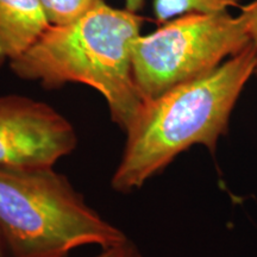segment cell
<instances>
[{"instance_id": "cell-3", "label": "cell", "mask_w": 257, "mask_h": 257, "mask_svg": "<svg viewBox=\"0 0 257 257\" xmlns=\"http://www.w3.org/2000/svg\"><path fill=\"white\" fill-rule=\"evenodd\" d=\"M0 231L10 257H68L80 246L128 238L54 166L0 167Z\"/></svg>"}, {"instance_id": "cell-7", "label": "cell", "mask_w": 257, "mask_h": 257, "mask_svg": "<svg viewBox=\"0 0 257 257\" xmlns=\"http://www.w3.org/2000/svg\"><path fill=\"white\" fill-rule=\"evenodd\" d=\"M239 0H154V15L160 23L189 14H220Z\"/></svg>"}, {"instance_id": "cell-11", "label": "cell", "mask_w": 257, "mask_h": 257, "mask_svg": "<svg viewBox=\"0 0 257 257\" xmlns=\"http://www.w3.org/2000/svg\"><path fill=\"white\" fill-rule=\"evenodd\" d=\"M144 0H125V9L128 10V11L137 12L141 11L143 8Z\"/></svg>"}, {"instance_id": "cell-10", "label": "cell", "mask_w": 257, "mask_h": 257, "mask_svg": "<svg viewBox=\"0 0 257 257\" xmlns=\"http://www.w3.org/2000/svg\"><path fill=\"white\" fill-rule=\"evenodd\" d=\"M239 16L245 22L250 40H251V43L255 47L257 54V0H253L249 5L244 6ZM255 74L257 75V64Z\"/></svg>"}, {"instance_id": "cell-1", "label": "cell", "mask_w": 257, "mask_h": 257, "mask_svg": "<svg viewBox=\"0 0 257 257\" xmlns=\"http://www.w3.org/2000/svg\"><path fill=\"white\" fill-rule=\"evenodd\" d=\"M256 64V49L250 43L206 75L146 99L125 131L126 141L111 187L121 194L141 188L193 146L216 152Z\"/></svg>"}, {"instance_id": "cell-2", "label": "cell", "mask_w": 257, "mask_h": 257, "mask_svg": "<svg viewBox=\"0 0 257 257\" xmlns=\"http://www.w3.org/2000/svg\"><path fill=\"white\" fill-rule=\"evenodd\" d=\"M143 18L96 0L66 24L51 25L23 55L9 63L16 76L46 88L81 83L100 93L121 131L136 119L144 96L134 78L133 47Z\"/></svg>"}, {"instance_id": "cell-6", "label": "cell", "mask_w": 257, "mask_h": 257, "mask_svg": "<svg viewBox=\"0 0 257 257\" xmlns=\"http://www.w3.org/2000/svg\"><path fill=\"white\" fill-rule=\"evenodd\" d=\"M50 27L42 0H0V62L23 55Z\"/></svg>"}, {"instance_id": "cell-12", "label": "cell", "mask_w": 257, "mask_h": 257, "mask_svg": "<svg viewBox=\"0 0 257 257\" xmlns=\"http://www.w3.org/2000/svg\"><path fill=\"white\" fill-rule=\"evenodd\" d=\"M0 257H10L8 248H6V244L4 240V237H3L2 231H0Z\"/></svg>"}, {"instance_id": "cell-4", "label": "cell", "mask_w": 257, "mask_h": 257, "mask_svg": "<svg viewBox=\"0 0 257 257\" xmlns=\"http://www.w3.org/2000/svg\"><path fill=\"white\" fill-rule=\"evenodd\" d=\"M251 43L244 19L229 12L189 14L141 35L133 47V69L144 99L211 73Z\"/></svg>"}, {"instance_id": "cell-9", "label": "cell", "mask_w": 257, "mask_h": 257, "mask_svg": "<svg viewBox=\"0 0 257 257\" xmlns=\"http://www.w3.org/2000/svg\"><path fill=\"white\" fill-rule=\"evenodd\" d=\"M94 257H144V255L136 244L127 238L123 243L102 249V251Z\"/></svg>"}, {"instance_id": "cell-5", "label": "cell", "mask_w": 257, "mask_h": 257, "mask_svg": "<svg viewBox=\"0 0 257 257\" xmlns=\"http://www.w3.org/2000/svg\"><path fill=\"white\" fill-rule=\"evenodd\" d=\"M78 146L75 127L43 101L0 96V167L55 166Z\"/></svg>"}, {"instance_id": "cell-8", "label": "cell", "mask_w": 257, "mask_h": 257, "mask_svg": "<svg viewBox=\"0 0 257 257\" xmlns=\"http://www.w3.org/2000/svg\"><path fill=\"white\" fill-rule=\"evenodd\" d=\"M96 0H42L51 25L66 24L87 11Z\"/></svg>"}]
</instances>
